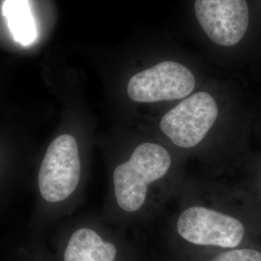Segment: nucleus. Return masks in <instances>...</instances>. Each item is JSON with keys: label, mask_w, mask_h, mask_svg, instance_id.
<instances>
[{"label": "nucleus", "mask_w": 261, "mask_h": 261, "mask_svg": "<svg viewBox=\"0 0 261 261\" xmlns=\"http://www.w3.org/2000/svg\"><path fill=\"white\" fill-rule=\"evenodd\" d=\"M226 187L219 177L189 176L162 212L172 221L175 233L196 247L240 248L246 225L226 206Z\"/></svg>", "instance_id": "nucleus-4"}, {"label": "nucleus", "mask_w": 261, "mask_h": 261, "mask_svg": "<svg viewBox=\"0 0 261 261\" xmlns=\"http://www.w3.org/2000/svg\"><path fill=\"white\" fill-rule=\"evenodd\" d=\"M117 248L105 241L93 229L82 227L71 235L64 252V261H115Z\"/></svg>", "instance_id": "nucleus-7"}, {"label": "nucleus", "mask_w": 261, "mask_h": 261, "mask_svg": "<svg viewBox=\"0 0 261 261\" xmlns=\"http://www.w3.org/2000/svg\"><path fill=\"white\" fill-rule=\"evenodd\" d=\"M134 133L127 157L112 171L115 204L129 219H158L188 177L187 161L148 133Z\"/></svg>", "instance_id": "nucleus-3"}, {"label": "nucleus", "mask_w": 261, "mask_h": 261, "mask_svg": "<svg viewBox=\"0 0 261 261\" xmlns=\"http://www.w3.org/2000/svg\"><path fill=\"white\" fill-rule=\"evenodd\" d=\"M3 16L14 39L23 46L31 45L37 37V29L28 0H5Z\"/></svg>", "instance_id": "nucleus-8"}, {"label": "nucleus", "mask_w": 261, "mask_h": 261, "mask_svg": "<svg viewBox=\"0 0 261 261\" xmlns=\"http://www.w3.org/2000/svg\"><path fill=\"white\" fill-rule=\"evenodd\" d=\"M82 176V161L75 137L64 134L48 146L42 162L38 183L47 202H61L75 193Z\"/></svg>", "instance_id": "nucleus-6"}, {"label": "nucleus", "mask_w": 261, "mask_h": 261, "mask_svg": "<svg viewBox=\"0 0 261 261\" xmlns=\"http://www.w3.org/2000/svg\"><path fill=\"white\" fill-rule=\"evenodd\" d=\"M217 74L204 56L173 38L139 35L126 53L122 97L138 123L185 99Z\"/></svg>", "instance_id": "nucleus-1"}, {"label": "nucleus", "mask_w": 261, "mask_h": 261, "mask_svg": "<svg viewBox=\"0 0 261 261\" xmlns=\"http://www.w3.org/2000/svg\"><path fill=\"white\" fill-rule=\"evenodd\" d=\"M205 261H261V252L252 248L224 250Z\"/></svg>", "instance_id": "nucleus-9"}, {"label": "nucleus", "mask_w": 261, "mask_h": 261, "mask_svg": "<svg viewBox=\"0 0 261 261\" xmlns=\"http://www.w3.org/2000/svg\"><path fill=\"white\" fill-rule=\"evenodd\" d=\"M235 110L230 84L217 74L185 99L136 123V128L164 141L187 163L196 161L203 175L219 177L227 158Z\"/></svg>", "instance_id": "nucleus-2"}, {"label": "nucleus", "mask_w": 261, "mask_h": 261, "mask_svg": "<svg viewBox=\"0 0 261 261\" xmlns=\"http://www.w3.org/2000/svg\"><path fill=\"white\" fill-rule=\"evenodd\" d=\"M187 31L199 54L219 70L239 55L252 31L250 0H185Z\"/></svg>", "instance_id": "nucleus-5"}]
</instances>
